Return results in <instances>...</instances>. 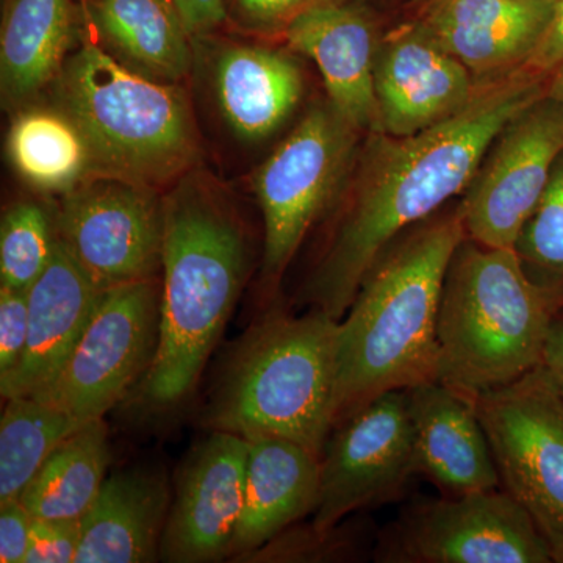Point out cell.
I'll return each mask as SVG.
<instances>
[{"instance_id":"obj_1","label":"cell","mask_w":563,"mask_h":563,"mask_svg":"<svg viewBox=\"0 0 563 563\" xmlns=\"http://www.w3.org/2000/svg\"><path fill=\"white\" fill-rule=\"evenodd\" d=\"M547 87V76L521 68L481 84L473 101L442 124L409 136L366 133L328 242L303 285V302L342 320L377 258L465 192L504 124L543 98Z\"/></svg>"},{"instance_id":"obj_2","label":"cell","mask_w":563,"mask_h":563,"mask_svg":"<svg viewBox=\"0 0 563 563\" xmlns=\"http://www.w3.org/2000/svg\"><path fill=\"white\" fill-rule=\"evenodd\" d=\"M244 222L217 185L185 174L165 195L161 339L131 398L141 412H173L198 387L247 273Z\"/></svg>"},{"instance_id":"obj_3","label":"cell","mask_w":563,"mask_h":563,"mask_svg":"<svg viewBox=\"0 0 563 563\" xmlns=\"http://www.w3.org/2000/svg\"><path fill=\"white\" fill-rule=\"evenodd\" d=\"M465 236L459 202L444 207L398 236L366 274L339 321L335 424L385 393L437 380L444 277Z\"/></svg>"},{"instance_id":"obj_4","label":"cell","mask_w":563,"mask_h":563,"mask_svg":"<svg viewBox=\"0 0 563 563\" xmlns=\"http://www.w3.org/2000/svg\"><path fill=\"white\" fill-rule=\"evenodd\" d=\"M339 321L268 310L228 355L201 417L210 432L273 435L322 454L335 424Z\"/></svg>"},{"instance_id":"obj_5","label":"cell","mask_w":563,"mask_h":563,"mask_svg":"<svg viewBox=\"0 0 563 563\" xmlns=\"http://www.w3.org/2000/svg\"><path fill=\"white\" fill-rule=\"evenodd\" d=\"M57 109L90 151L91 173L162 188L195 169L199 135L187 95L84 38L57 77Z\"/></svg>"},{"instance_id":"obj_6","label":"cell","mask_w":563,"mask_h":563,"mask_svg":"<svg viewBox=\"0 0 563 563\" xmlns=\"http://www.w3.org/2000/svg\"><path fill=\"white\" fill-rule=\"evenodd\" d=\"M514 250L465 236L440 301L437 380L476 399L542 365L553 320Z\"/></svg>"},{"instance_id":"obj_7","label":"cell","mask_w":563,"mask_h":563,"mask_svg":"<svg viewBox=\"0 0 563 563\" xmlns=\"http://www.w3.org/2000/svg\"><path fill=\"white\" fill-rule=\"evenodd\" d=\"M362 132L331 102L307 111L252 177L263 214V280L276 284L310 229L339 202Z\"/></svg>"},{"instance_id":"obj_8","label":"cell","mask_w":563,"mask_h":563,"mask_svg":"<svg viewBox=\"0 0 563 563\" xmlns=\"http://www.w3.org/2000/svg\"><path fill=\"white\" fill-rule=\"evenodd\" d=\"M162 280L106 288L60 373L33 398L79 422L102 420L131 398L161 339Z\"/></svg>"},{"instance_id":"obj_9","label":"cell","mask_w":563,"mask_h":563,"mask_svg":"<svg viewBox=\"0 0 563 563\" xmlns=\"http://www.w3.org/2000/svg\"><path fill=\"white\" fill-rule=\"evenodd\" d=\"M504 490L532 518L563 563V399L543 365L477 396Z\"/></svg>"},{"instance_id":"obj_10","label":"cell","mask_w":563,"mask_h":563,"mask_svg":"<svg viewBox=\"0 0 563 563\" xmlns=\"http://www.w3.org/2000/svg\"><path fill=\"white\" fill-rule=\"evenodd\" d=\"M379 563H551L532 518L504 488L410 504L383 529Z\"/></svg>"},{"instance_id":"obj_11","label":"cell","mask_w":563,"mask_h":563,"mask_svg":"<svg viewBox=\"0 0 563 563\" xmlns=\"http://www.w3.org/2000/svg\"><path fill=\"white\" fill-rule=\"evenodd\" d=\"M55 229L99 290L158 279L165 196L157 188L91 174L63 195Z\"/></svg>"},{"instance_id":"obj_12","label":"cell","mask_w":563,"mask_h":563,"mask_svg":"<svg viewBox=\"0 0 563 563\" xmlns=\"http://www.w3.org/2000/svg\"><path fill=\"white\" fill-rule=\"evenodd\" d=\"M320 472L312 528L322 536L352 514L399 501L418 474L406 390L385 393L336 422Z\"/></svg>"},{"instance_id":"obj_13","label":"cell","mask_w":563,"mask_h":563,"mask_svg":"<svg viewBox=\"0 0 563 563\" xmlns=\"http://www.w3.org/2000/svg\"><path fill=\"white\" fill-rule=\"evenodd\" d=\"M563 152V106L537 99L504 124L462 195L468 239L514 250Z\"/></svg>"},{"instance_id":"obj_14","label":"cell","mask_w":563,"mask_h":563,"mask_svg":"<svg viewBox=\"0 0 563 563\" xmlns=\"http://www.w3.org/2000/svg\"><path fill=\"white\" fill-rule=\"evenodd\" d=\"M247 440L210 432L185 459L163 531L161 561L220 562L231 544L244 506Z\"/></svg>"},{"instance_id":"obj_15","label":"cell","mask_w":563,"mask_h":563,"mask_svg":"<svg viewBox=\"0 0 563 563\" xmlns=\"http://www.w3.org/2000/svg\"><path fill=\"white\" fill-rule=\"evenodd\" d=\"M374 87L380 132L409 136L461 113L481 84L417 22L404 18L384 32Z\"/></svg>"},{"instance_id":"obj_16","label":"cell","mask_w":563,"mask_h":563,"mask_svg":"<svg viewBox=\"0 0 563 563\" xmlns=\"http://www.w3.org/2000/svg\"><path fill=\"white\" fill-rule=\"evenodd\" d=\"M383 35L379 9L372 0H324L282 35L291 51L314 62L328 101L365 135L380 132L374 68Z\"/></svg>"},{"instance_id":"obj_17","label":"cell","mask_w":563,"mask_h":563,"mask_svg":"<svg viewBox=\"0 0 563 563\" xmlns=\"http://www.w3.org/2000/svg\"><path fill=\"white\" fill-rule=\"evenodd\" d=\"M558 0H413L406 16L479 84L525 68Z\"/></svg>"},{"instance_id":"obj_18","label":"cell","mask_w":563,"mask_h":563,"mask_svg":"<svg viewBox=\"0 0 563 563\" xmlns=\"http://www.w3.org/2000/svg\"><path fill=\"white\" fill-rule=\"evenodd\" d=\"M418 474L444 496L503 488L476 401L440 383L407 388Z\"/></svg>"},{"instance_id":"obj_19","label":"cell","mask_w":563,"mask_h":563,"mask_svg":"<svg viewBox=\"0 0 563 563\" xmlns=\"http://www.w3.org/2000/svg\"><path fill=\"white\" fill-rule=\"evenodd\" d=\"M101 290L57 236L54 255L29 290V336L18 368L0 380L3 401L33 396L60 373L91 320Z\"/></svg>"},{"instance_id":"obj_20","label":"cell","mask_w":563,"mask_h":563,"mask_svg":"<svg viewBox=\"0 0 563 563\" xmlns=\"http://www.w3.org/2000/svg\"><path fill=\"white\" fill-rule=\"evenodd\" d=\"M246 485L229 558H246L313 515L320 498V454L273 435L247 437Z\"/></svg>"},{"instance_id":"obj_21","label":"cell","mask_w":563,"mask_h":563,"mask_svg":"<svg viewBox=\"0 0 563 563\" xmlns=\"http://www.w3.org/2000/svg\"><path fill=\"white\" fill-rule=\"evenodd\" d=\"M172 499L165 474L155 470H125L107 477L81 518L76 563L161 561Z\"/></svg>"},{"instance_id":"obj_22","label":"cell","mask_w":563,"mask_h":563,"mask_svg":"<svg viewBox=\"0 0 563 563\" xmlns=\"http://www.w3.org/2000/svg\"><path fill=\"white\" fill-rule=\"evenodd\" d=\"M214 95L229 128L240 139L273 135L301 102L298 63L263 46H229L214 62Z\"/></svg>"},{"instance_id":"obj_23","label":"cell","mask_w":563,"mask_h":563,"mask_svg":"<svg viewBox=\"0 0 563 563\" xmlns=\"http://www.w3.org/2000/svg\"><path fill=\"white\" fill-rule=\"evenodd\" d=\"M76 38L73 0H7L0 31L2 101L18 109L58 74Z\"/></svg>"},{"instance_id":"obj_24","label":"cell","mask_w":563,"mask_h":563,"mask_svg":"<svg viewBox=\"0 0 563 563\" xmlns=\"http://www.w3.org/2000/svg\"><path fill=\"white\" fill-rule=\"evenodd\" d=\"M81 10L128 68L168 84L190 73L191 36L172 0H84Z\"/></svg>"},{"instance_id":"obj_25","label":"cell","mask_w":563,"mask_h":563,"mask_svg":"<svg viewBox=\"0 0 563 563\" xmlns=\"http://www.w3.org/2000/svg\"><path fill=\"white\" fill-rule=\"evenodd\" d=\"M109 463L106 421L85 422L52 451L20 501L35 520H81L106 483Z\"/></svg>"},{"instance_id":"obj_26","label":"cell","mask_w":563,"mask_h":563,"mask_svg":"<svg viewBox=\"0 0 563 563\" xmlns=\"http://www.w3.org/2000/svg\"><path fill=\"white\" fill-rule=\"evenodd\" d=\"M14 169L36 190L66 192L91 176V158L77 125L60 109H25L7 139Z\"/></svg>"},{"instance_id":"obj_27","label":"cell","mask_w":563,"mask_h":563,"mask_svg":"<svg viewBox=\"0 0 563 563\" xmlns=\"http://www.w3.org/2000/svg\"><path fill=\"white\" fill-rule=\"evenodd\" d=\"M84 424L33 396L5 399L0 418V504L21 499L52 451Z\"/></svg>"},{"instance_id":"obj_28","label":"cell","mask_w":563,"mask_h":563,"mask_svg":"<svg viewBox=\"0 0 563 563\" xmlns=\"http://www.w3.org/2000/svg\"><path fill=\"white\" fill-rule=\"evenodd\" d=\"M521 269L555 313L563 307V152L514 246Z\"/></svg>"},{"instance_id":"obj_29","label":"cell","mask_w":563,"mask_h":563,"mask_svg":"<svg viewBox=\"0 0 563 563\" xmlns=\"http://www.w3.org/2000/svg\"><path fill=\"white\" fill-rule=\"evenodd\" d=\"M57 244L55 220L35 202L10 207L0 225V287L29 291L49 265Z\"/></svg>"},{"instance_id":"obj_30","label":"cell","mask_w":563,"mask_h":563,"mask_svg":"<svg viewBox=\"0 0 563 563\" xmlns=\"http://www.w3.org/2000/svg\"><path fill=\"white\" fill-rule=\"evenodd\" d=\"M324 0H228L229 18L244 31L284 35L288 25Z\"/></svg>"},{"instance_id":"obj_31","label":"cell","mask_w":563,"mask_h":563,"mask_svg":"<svg viewBox=\"0 0 563 563\" xmlns=\"http://www.w3.org/2000/svg\"><path fill=\"white\" fill-rule=\"evenodd\" d=\"M29 336V291L0 287V380L18 368Z\"/></svg>"},{"instance_id":"obj_32","label":"cell","mask_w":563,"mask_h":563,"mask_svg":"<svg viewBox=\"0 0 563 563\" xmlns=\"http://www.w3.org/2000/svg\"><path fill=\"white\" fill-rule=\"evenodd\" d=\"M81 520H33L25 563H76Z\"/></svg>"},{"instance_id":"obj_33","label":"cell","mask_w":563,"mask_h":563,"mask_svg":"<svg viewBox=\"0 0 563 563\" xmlns=\"http://www.w3.org/2000/svg\"><path fill=\"white\" fill-rule=\"evenodd\" d=\"M33 520L20 499L0 504V562L25 563Z\"/></svg>"},{"instance_id":"obj_34","label":"cell","mask_w":563,"mask_h":563,"mask_svg":"<svg viewBox=\"0 0 563 563\" xmlns=\"http://www.w3.org/2000/svg\"><path fill=\"white\" fill-rule=\"evenodd\" d=\"M185 29L195 36L217 31L229 18L228 0H172Z\"/></svg>"},{"instance_id":"obj_35","label":"cell","mask_w":563,"mask_h":563,"mask_svg":"<svg viewBox=\"0 0 563 563\" xmlns=\"http://www.w3.org/2000/svg\"><path fill=\"white\" fill-rule=\"evenodd\" d=\"M563 65V0H558L550 24L533 49L525 68L540 76L550 77Z\"/></svg>"},{"instance_id":"obj_36","label":"cell","mask_w":563,"mask_h":563,"mask_svg":"<svg viewBox=\"0 0 563 563\" xmlns=\"http://www.w3.org/2000/svg\"><path fill=\"white\" fill-rule=\"evenodd\" d=\"M542 365L563 399V307L553 314L551 320Z\"/></svg>"},{"instance_id":"obj_37","label":"cell","mask_w":563,"mask_h":563,"mask_svg":"<svg viewBox=\"0 0 563 563\" xmlns=\"http://www.w3.org/2000/svg\"><path fill=\"white\" fill-rule=\"evenodd\" d=\"M547 95L563 106V65L548 77Z\"/></svg>"},{"instance_id":"obj_38","label":"cell","mask_w":563,"mask_h":563,"mask_svg":"<svg viewBox=\"0 0 563 563\" xmlns=\"http://www.w3.org/2000/svg\"><path fill=\"white\" fill-rule=\"evenodd\" d=\"M377 9H406L413 0H372Z\"/></svg>"}]
</instances>
